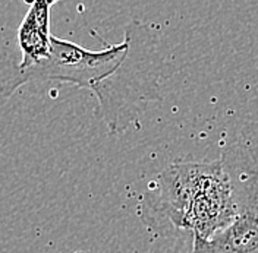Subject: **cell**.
Returning a JSON list of instances; mask_svg holds the SVG:
<instances>
[{"instance_id": "cell-2", "label": "cell", "mask_w": 258, "mask_h": 253, "mask_svg": "<svg viewBox=\"0 0 258 253\" xmlns=\"http://www.w3.org/2000/svg\"><path fill=\"white\" fill-rule=\"evenodd\" d=\"M129 51V38L123 43L91 51L75 43L50 35V51L46 59L25 67L0 66V94L8 97L19 87L37 80H59L94 91L97 85L107 79L125 60Z\"/></svg>"}, {"instance_id": "cell-6", "label": "cell", "mask_w": 258, "mask_h": 253, "mask_svg": "<svg viewBox=\"0 0 258 253\" xmlns=\"http://www.w3.org/2000/svg\"><path fill=\"white\" fill-rule=\"evenodd\" d=\"M18 41L22 51V62L16 66L25 67L37 60L46 59L50 51V32L43 31L34 21L30 14L24 18L19 31H18Z\"/></svg>"}, {"instance_id": "cell-1", "label": "cell", "mask_w": 258, "mask_h": 253, "mask_svg": "<svg viewBox=\"0 0 258 253\" xmlns=\"http://www.w3.org/2000/svg\"><path fill=\"white\" fill-rule=\"evenodd\" d=\"M125 34L129 38L128 56L93 91L98 98V111L112 133L122 132L137 120L159 91L161 57L156 53L151 31L138 25L137 41L132 25Z\"/></svg>"}, {"instance_id": "cell-4", "label": "cell", "mask_w": 258, "mask_h": 253, "mask_svg": "<svg viewBox=\"0 0 258 253\" xmlns=\"http://www.w3.org/2000/svg\"><path fill=\"white\" fill-rule=\"evenodd\" d=\"M242 208L222 161L204 162L186 217V231L194 240H204L226 227Z\"/></svg>"}, {"instance_id": "cell-5", "label": "cell", "mask_w": 258, "mask_h": 253, "mask_svg": "<svg viewBox=\"0 0 258 253\" xmlns=\"http://www.w3.org/2000/svg\"><path fill=\"white\" fill-rule=\"evenodd\" d=\"M194 252L257 253V204L243 206L226 227L204 240H194Z\"/></svg>"}, {"instance_id": "cell-3", "label": "cell", "mask_w": 258, "mask_h": 253, "mask_svg": "<svg viewBox=\"0 0 258 253\" xmlns=\"http://www.w3.org/2000/svg\"><path fill=\"white\" fill-rule=\"evenodd\" d=\"M204 162H175L150 183L140 218L156 231H186V217Z\"/></svg>"}]
</instances>
